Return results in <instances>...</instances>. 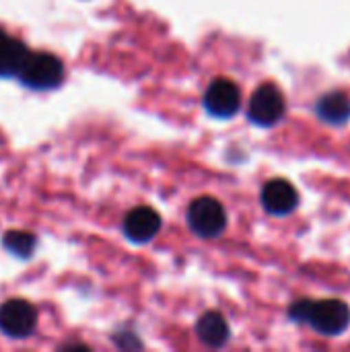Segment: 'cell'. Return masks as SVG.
Returning a JSON list of instances; mask_svg holds the SVG:
<instances>
[{
  "label": "cell",
  "instance_id": "obj_1",
  "mask_svg": "<svg viewBox=\"0 0 350 352\" xmlns=\"http://www.w3.org/2000/svg\"><path fill=\"white\" fill-rule=\"evenodd\" d=\"M17 76L25 87L33 91H50L64 80V64L54 54L35 52L27 56Z\"/></svg>",
  "mask_w": 350,
  "mask_h": 352
},
{
  "label": "cell",
  "instance_id": "obj_2",
  "mask_svg": "<svg viewBox=\"0 0 350 352\" xmlns=\"http://www.w3.org/2000/svg\"><path fill=\"white\" fill-rule=\"evenodd\" d=\"M305 324H309L316 332H320L324 336H338L349 328V305L344 301H338V299L309 301Z\"/></svg>",
  "mask_w": 350,
  "mask_h": 352
},
{
  "label": "cell",
  "instance_id": "obj_3",
  "mask_svg": "<svg viewBox=\"0 0 350 352\" xmlns=\"http://www.w3.org/2000/svg\"><path fill=\"white\" fill-rule=\"evenodd\" d=\"M188 223L190 229L202 237V239H212L219 237L225 227H227V212L223 204L210 196L196 198L190 208H188Z\"/></svg>",
  "mask_w": 350,
  "mask_h": 352
},
{
  "label": "cell",
  "instance_id": "obj_4",
  "mask_svg": "<svg viewBox=\"0 0 350 352\" xmlns=\"http://www.w3.org/2000/svg\"><path fill=\"white\" fill-rule=\"evenodd\" d=\"M285 95L281 93V89L272 82L260 85L252 99H250V107H248V118L262 128H270L274 124H278L285 116Z\"/></svg>",
  "mask_w": 350,
  "mask_h": 352
},
{
  "label": "cell",
  "instance_id": "obj_5",
  "mask_svg": "<svg viewBox=\"0 0 350 352\" xmlns=\"http://www.w3.org/2000/svg\"><path fill=\"white\" fill-rule=\"evenodd\" d=\"M37 328V309L25 299H10L0 305V332L8 338H27Z\"/></svg>",
  "mask_w": 350,
  "mask_h": 352
},
{
  "label": "cell",
  "instance_id": "obj_6",
  "mask_svg": "<svg viewBox=\"0 0 350 352\" xmlns=\"http://www.w3.org/2000/svg\"><path fill=\"white\" fill-rule=\"evenodd\" d=\"M241 105V93L235 82L227 78H217L208 85L204 93V107L210 116L227 120L237 113Z\"/></svg>",
  "mask_w": 350,
  "mask_h": 352
},
{
  "label": "cell",
  "instance_id": "obj_7",
  "mask_svg": "<svg viewBox=\"0 0 350 352\" xmlns=\"http://www.w3.org/2000/svg\"><path fill=\"white\" fill-rule=\"evenodd\" d=\"M124 235L134 243H146L161 231V217L149 206L132 208L124 219Z\"/></svg>",
  "mask_w": 350,
  "mask_h": 352
},
{
  "label": "cell",
  "instance_id": "obj_8",
  "mask_svg": "<svg viewBox=\"0 0 350 352\" xmlns=\"http://www.w3.org/2000/svg\"><path fill=\"white\" fill-rule=\"evenodd\" d=\"M297 204H299V194L293 188V184L287 179H270L262 188V206L274 217L291 214L297 208Z\"/></svg>",
  "mask_w": 350,
  "mask_h": 352
},
{
  "label": "cell",
  "instance_id": "obj_9",
  "mask_svg": "<svg viewBox=\"0 0 350 352\" xmlns=\"http://www.w3.org/2000/svg\"><path fill=\"white\" fill-rule=\"evenodd\" d=\"M31 52L14 35L0 29V76H17Z\"/></svg>",
  "mask_w": 350,
  "mask_h": 352
},
{
  "label": "cell",
  "instance_id": "obj_10",
  "mask_svg": "<svg viewBox=\"0 0 350 352\" xmlns=\"http://www.w3.org/2000/svg\"><path fill=\"white\" fill-rule=\"evenodd\" d=\"M316 111H318L320 120H324L326 124L342 126L350 120V97L342 91L326 93L316 103Z\"/></svg>",
  "mask_w": 350,
  "mask_h": 352
},
{
  "label": "cell",
  "instance_id": "obj_11",
  "mask_svg": "<svg viewBox=\"0 0 350 352\" xmlns=\"http://www.w3.org/2000/svg\"><path fill=\"white\" fill-rule=\"evenodd\" d=\"M196 334L198 338L206 344V346H223L229 336H231V330H229V324L227 320L217 314V311H208L204 314L198 324H196Z\"/></svg>",
  "mask_w": 350,
  "mask_h": 352
},
{
  "label": "cell",
  "instance_id": "obj_12",
  "mask_svg": "<svg viewBox=\"0 0 350 352\" xmlns=\"http://www.w3.org/2000/svg\"><path fill=\"white\" fill-rule=\"evenodd\" d=\"M2 245H4L6 252H10L12 256L27 260V258L33 256V252H35V248H37V239H35V235H31V233H27V231H8V233H4V237H2Z\"/></svg>",
  "mask_w": 350,
  "mask_h": 352
}]
</instances>
